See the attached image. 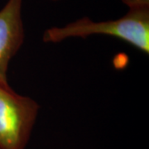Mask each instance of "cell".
I'll use <instances>...</instances> for the list:
<instances>
[{
    "mask_svg": "<svg viewBox=\"0 0 149 149\" xmlns=\"http://www.w3.org/2000/svg\"><path fill=\"white\" fill-rule=\"evenodd\" d=\"M96 34L118 37L148 54L149 8H130L126 15L116 20L94 22L83 17L64 27L49 28L44 33L43 40L59 42L69 37L85 38Z\"/></svg>",
    "mask_w": 149,
    "mask_h": 149,
    "instance_id": "6da1fadb",
    "label": "cell"
},
{
    "mask_svg": "<svg viewBox=\"0 0 149 149\" xmlns=\"http://www.w3.org/2000/svg\"><path fill=\"white\" fill-rule=\"evenodd\" d=\"M39 106L0 83V149H25Z\"/></svg>",
    "mask_w": 149,
    "mask_h": 149,
    "instance_id": "7a4b0ae2",
    "label": "cell"
},
{
    "mask_svg": "<svg viewBox=\"0 0 149 149\" xmlns=\"http://www.w3.org/2000/svg\"><path fill=\"white\" fill-rule=\"evenodd\" d=\"M22 0H8L0 10V83H8V67L24 39Z\"/></svg>",
    "mask_w": 149,
    "mask_h": 149,
    "instance_id": "3957f363",
    "label": "cell"
},
{
    "mask_svg": "<svg viewBox=\"0 0 149 149\" xmlns=\"http://www.w3.org/2000/svg\"><path fill=\"white\" fill-rule=\"evenodd\" d=\"M50 1H59V0H50Z\"/></svg>",
    "mask_w": 149,
    "mask_h": 149,
    "instance_id": "277c9868",
    "label": "cell"
}]
</instances>
